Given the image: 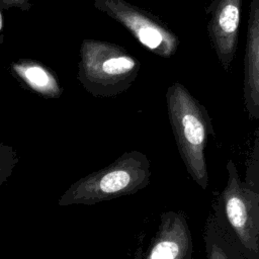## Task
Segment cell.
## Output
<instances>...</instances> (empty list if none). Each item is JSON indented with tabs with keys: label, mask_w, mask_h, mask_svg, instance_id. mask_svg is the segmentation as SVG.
<instances>
[{
	"label": "cell",
	"mask_w": 259,
	"mask_h": 259,
	"mask_svg": "<svg viewBox=\"0 0 259 259\" xmlns=\"http://www.w3.org/2000/svg\"><path fill=\"white\" fill-rule=\"evenodd\" d=\"M150 167V161L144 153L126 151L106 167L71 184L59 198L58 204L92 205L134 194L149 185Z\"/></svg>",
	"instance_id": "cell-2"
},
{
	"label": "cell",
	"mask_w": 259,
	"mask_h": 259,
	"mask_svg": "<svg viewBox=\"0 0 259 259\" xmlns=\"http://www.w3.org/2000/svg\"><path fill=\"white\" fill-rule=\"evenodd\" d=\"M243 101L249 119L259 118V0H251L244 56Z\"/></svg>",
	"instance_id": "cell-8"
},
{
	"label": "cell",
	"mask_w": 259,
	"mask_h": 259,
	"mask_svg": "<svg viewBox=\"0 0 259 259\" xmlns=\"http://www.w3.org/2000/svg\"><path fill=\"white\" fill-rule=\"evenodd\" d=\"M243 0H212L206 8L207 33L223 69L228 72L235 59Z\"/></svg>",
	"instance_id": "cell-6"
},
{
	"label": "cell",
	"mask_w": 259,
	"mask_h": 259,
	"mask_svg": "<svg viewBox=\"0 0 259 259\" xmlns=\"http://www.w3.org/2000/svg\"><path fill=\"white\" fill-rule=\"evenodd\" d=\"M168 117L179 155L192 180L202 189L208 186L205 147L213 135L211 117L189 90L179 82L166 91Z\"/></svg>",
	"instance_id": "cell-1"
},
{
	"label": "cell",
	"mask_w": 259,
	"mask_h": 259,
	"mask_svg": "<svg viewBox=\"0 0 259 259\" xmlns=\"http://www.w3.org/2000/svg\"><path fill=\"white\" fill-rule=\"evenodd\" d=\"M77 80L92 96L108 98L125 92L139 76L141 63L124 48L85 38L80 46Z\"/></svg>",
	"instance_id": "cell-3"
},
{
	"label": "cell",
	"mask_w": 259,
	"mask_h": 259,
	"mask_svg": "<svg viewBox=\"0 0 259 259\" xmlns=\"http://www.w3.org/2000/svg\"><path fill=\"white\" fill-rule=\"evenodd\" d=\"M18 163V156L12 146L0 143V187L12 174Z\"/></svg>",
	"instance_id": "cell-12"
},
{
	"label": "cell",
	"mask_w": 259,
	"mask_h": 259,
	"mask_svg": "<svg viewBox=\"0 0 259 259\" xmlns=\"http://www.w3.org/2000/svg\"><path fill=\"white\" fill-rule=\"evenodd\" d=\"M10 70L22 86L44 98L57 99L63 94L58 76L36 60L19 59L11 64Z\"/></svg>",
	"instance_id": "cell-9"
},
{
	"label": "cell",
	"mask_w": 259,
	"mask_h": 259,
	"mask_svg": "<svg viewBox=\"0 0 259 259\" xmlns=\"http://www.w3.org/2000/svg\"><path fill=\"white\" fill-rule=\"evenodd\" d=\"M31 0H3L2 7L3 10L10 8H18L22 11H28L31 8Z\"/></svg>",
	"instance_id": "cell-13"
},
{
	"label": "cell",
	"mask_w": 259,
	"mask_h": 259,
	"mask_svg": "<svg viewBox=\"0 0 259 259\" xmlns=\"http://www.w3.org/2000/svg\"><path fill=\"white\" fill-rule=\"evenodd\" d=\"M143 259H195L191 232L183 211L162 213Z\"/></svg>",
	"instance_id": "cell-7"
},
{
	"label": "cell",
	"mask_w": 259,
	"mask_h": 259,
	"mask_svg": "<svg viewBox=\"0 0 259 259\" xmlns=\"http://www.w3.org/2000/svg\"><path fill=\"white\" fill-rule=\"evenodd\" d=\"M3 0H0V45L4 42V35H3V7H2Z\"/></svg>",
	"instance_id": "cell-14"
},
{
	"label": "cell",
	"mask_w": 259,
	"mask_h": 259,
	"mask_svg": "<svg viewBox=\"0 0 259 259\" xmlns=\"http://www.w3.org/2000/svg\"><path fill=\"white\" fill-rule=\"evenodd\" d=\"M211 212L246 259H259V191L241 180L231 159L226 186L213 200Z\"/></svg>",
	"instance_id": "cell-4"
},
{
	"label": "cell",
	"mask_w": 259,
	"mask_h": 259,
	"mask_svg": "<svg viewBox=\"0 0 259 259\" xmlns=\"http://www.w3.org/2000/svg\"><path fill=\"white\" fill-rule=\"evenodd\" d=\"M94 7L126 28L151 53L161 57L174 56L180 41L163 21L126 0H94Z\"/></svg>",
	"instance_id": "cell-5"
},
{
	"label": "cell",
	"mask_w": 259,
	"mask_h": 259,
	"mask_svg": "<svg viewBox=\"0 0 259 259\" xmlns=\"http://www.w3.org/2000/svg\"><path fill=\"white\" fill-rule=\"evenodd\" d=\"M244 182L252 189L259 191V128L255 132L253 150L248 160Z\"/></svg>",
	"instance_id": "cell-11"
},
{
	"label": "cell",
	"mask_w": 259,
	"mask_h": 259,
	"mask_svg": "<svg viewBox=\"0 0 259 259\" xmlns=\"http://www.w3.org/2000/svg\"><path fill=\"white\" fill-rule=\"evenodd\" d=\"M206 259H246L210 211L202 234Z\"/></svg>",
	"instance_id": "cell-10"
}]
</instances>
